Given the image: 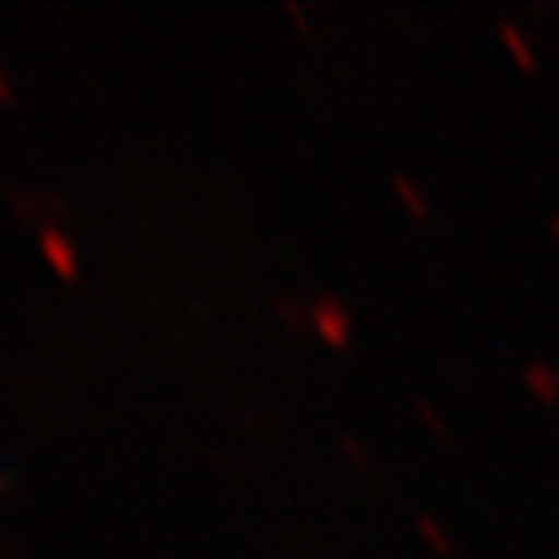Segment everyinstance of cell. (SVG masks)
Masks as SVG:
<instances>
[{
  "label": "cell",
  "instance_id": "obj_1",
  "mask_svg": "<svg viewBox=\"0 0 559 559\" xmlns=\"http://www.w3.org/2000/svg\"><path fill=\"white\" fill-rule=\"evenodd\" d=\"M307 326H311L314 338L323 342L326 349H334V354H346L349 342H354V314L334 296H319L307 307Z\"/></svg>",
  "mask_w": 559,
  "mask_h": 559
},
{
  "label": "cell",
  "instance_id": "obj_2",
  "mask_svg": "<svg viewBox=\"0 0 559 559\" xmlns=\"http://www.w3.org/2000/svg\"><path fill=\"white\" fill-rule=\"evenodd\" d=\"M35 249H39V261L55 272V280L62 284H74L82 276V257H79V245L74 237L67 234L62 226H44L35 234Z\"/></svg>",
  "mask_w": 559,
  "mask_h": 559
},
{
  "label": "cell",
  "instance_id": "obj_3",
  "mask_svg": "<svg viewBox=\"0 0 559 559\" xmlns=\"http://www.w3.org/2000/svg\"><path fill=\"white\" fill-rule=\"evenodd\" d=\"M498 44L506 47L509 62H513L521 74H536V70H540V55H536L533 35L524 32L521 24H513V20H501V24H498Z\"/></svg>",
  "mask_w": 559,
  "mask_h": 559
},
{
  "label": "cell",
  "instance_id": "obj_4",
  "mask_svg": "<svg viewBox=\"0 0 559 559\" xmlns=\"http://www.w3.org/2000/svg\"><path fill=\"white\" fill-rule=\"evenodd\" d=\"M393 194H396V202H401L404 214H408L412 222H431V194L424 191L412 175H404V171L393 175Z\"/></svg>",
  "mask_w": 559,
  "mask_h": 559
},
{
  "label": "cell",
  "instance_id": "obj_5",
  "mask_svg": "<svg viewBox=\"0 0 559 559\" xmlns=\"http://www.w3.org/2000/svg\"><path fill=\"white\" fill-rule=\"evenodd\" d=\"M521 381L540 404H559V373H556V366H548V361H540V358L528 361V366L521 369Z\"/></svg>",
  "mask_w": 559,
  "mask_h": 559
},
{
  "label": "cell",
  "instance_id": "obj_6",
  "mask_svg": "<svg viewBox=\"0 0 559 559\" xmlns=\"http://www.w3.org/2000/svg\"><path fill=\"white\" fill-rule=\"evenodd\" d=\"M416 536L424 540V548H428L436 559H451L454 556V540H451V533H447V524L439 521V516L419 513L416 516Z\"/></svg>",
  "mask_w": 559,
  "mask_h": 559
},
{
  "label": "cell",
  "instance_id": "obj_7",
  "mask_svg": "<svg viewBox=\"0 0 559 559\" xmlns=\"http://www.w3.org/2000/svg\"><path fill=\"white\" fill-rule=\"evenodd\" d=\"M416 416H419V424L428 428V436H431V439H439V443H451V424H447L443 412H439L436 404L419 396V401H416Z\"/></svg>",
  "mask_w": 559,
  "mask_h": 559
},
{
  "label": "cell",
  "instance_id": "obj_8",
  "mask_svg": "<svg viewBox=\"0 0 559 559\" xmlns=\"http://www.w3.org/2000/svg\"><path fill=\"white\" fill-rule=\"evenodd\" d=\"M342 451H346L349 459H354V463H358V471H366V466H369V454L361 451V447H358V439H354V436H342Z\"/></svg>",
  "mask_w": 559,
  "mask_h": 559
},
{
  "label": "cell",
  "instance_id": "obj_9",
  "mask_svg": "<svg viewBox=\"0 0 559 559\" xmlns=\"http://www.w3.org/2000/svg\"><path fill=\"white\" fill-rule=\"evenodd\" d=\"M284 12H288V16L296 20L299 35H311V16H307V9H304V4H296V0H292V4H288V9H284Z\"/></svg>",
  "mask_w": 559,
  "mask_h": 559
},
{
  "label": "cell",
  "instance_id": "obj_10",
  "mask_svg": "<svg viewBox=\"0 0 559 559\" xmlns=\"http://www.w3.org/2000/svg\"><path fill=\"white\" fill-rule=\"evenodd\" d=\"M16 102V82L4 67H0V105H12Z\"/></svg>",
  "mask_w": 559,
  "mask_h": 559
},
{
  "label": "cell",
  "instance_id": "obj_11",
  "mask_svg": "<svg viewBox=\"0 0 559 559\" xmlns=\"http://www.w3.org/2000/svg\"><path fill=\"white\" fill-rule=\"evenodd\" d=\"M12 489V478H9V471H0V493H9Z\"/></svg>",
  "mask_w": 559,
  "mask_h": 559
},
{
  "label": "cell",
  "instance_id": "obj_12",
  "mask_svg": "<svg viewBox=\"0 0 559 559\" xmlns=\"http://www.w3.org/2000/svg\"><path fill=\"white\" fill-rule=\"evenodd\" d=\"M548 229H551V241L559 245V214H556V218H548Z\"/></svg>",
  "mask_w": 559,
  "mask_h": 559
},
{
  "label": "cell",
  "instance_id": "obj_13",
  "mask_svg": "<svg viewBox=\"0 0 559 559\" xmlns=\"http://www.w3.org/2000/svg\"><path fill=\"white\" fill-rule=\"evenodd\" d=\"M556 373H559V369H556Z\"/></svg>",
  "mask_w": 559,
  "mask_h": 559
}]
</instances>
